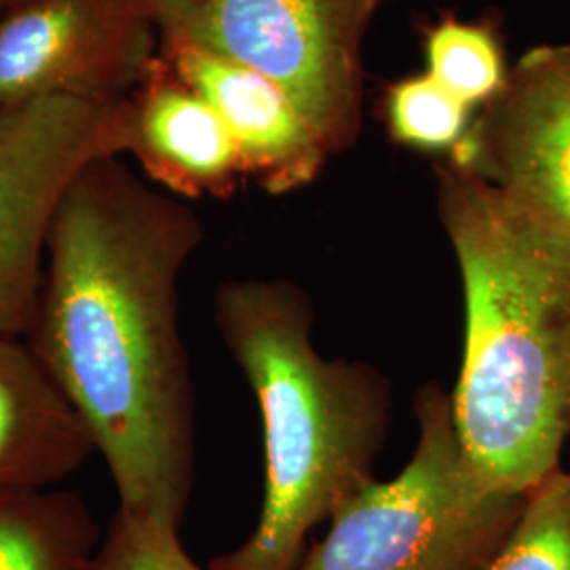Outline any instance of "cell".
<instances>
[{
    "label": "cell",
    "mask_w": 570,
    "mask_h": 570,
    "mask_svg": "<svg viewBox=\"0 0 570 570\" xmlns=\"http://www.w3.org/2000/svg\"><path fill=\"white\" fill-rule=\"evenodd\" d=\"M197 214L121 157L89 165L53 220L23 343L79 414L125 515L180 529L193 489L178 285Z\"/></svg>",
    "instance_id": "1"
},
{
    "label": "cell",
    "mask_w": 570,
    "mask_h": 570,
    "mask_svg": "<svg viewBox=\"0 0 570 570\" xmlns=\"http://www.w3.org/2000/svg\"><path fill=\"white\" fill-rule=\"evenodd\" d=\"M438 209L465 294L454 428L492 489L527 497L570 440V235L459 165Z\"/></svg>",
    "instance_id": "2"
},
{
    "label": "cell",
    "mask_w": 570,
    "mask_h": 570,
    "mask_svg": "<svg viewBox=\"0 0 570 570\" xmlns=\"http://www.w3.org/2000/svg\"><path fill=\"white\" fill-rule=\"evenodd\" d=\"M216 324L263 414L265 499L252 534L209 570H296L308 532L372 478L387 387L364 364L317 353L305 294L287 282L220 285Z\"/></svg>",
    "instance_id": "3"
},
{
    "label": "cell",
    "mask_w": 570,
    "mask_h": 570,
    "mask_svg": "<svg viewBox=\"0 0 570 570\" xmlns=\"http://www.w3.org/2000/svg\"><path fill=\"white\" fill-rule=\"evenodd\" d=\"M416 416L406 468L353 490L296 570H478L499 548L527 497L492 489L473 468L450 395L423 389Z\"/></svg>",
    "instance_id": "4"
},
{
    "label": "cell",
    "mask_w": 570,
    "mask_h": 570,
    "mask_svg": "<svg viewBox=\"0 0 570 570\" xmlns=\"http://www.w3.org/2000/svg\"><path fill=\"white\" fill-rule=\"evenodd\" d=\"M379 0H207L161 41L197 45L279 85L330 153L362 119V41Z\"/></svg>",
    "instance_id": "5"
},
{
    "label": "cell",
    "mask_w": 570,
    "mask_h": 570,
    "mask_svg": "<svg viewBox=\"0 0 570 570\" xmlns=\"http://www.w3.org/2000/svg\"><path fill=\"white\" fill-rule=\"evenodd\" d=\"M127 100L0 104V336L23 338L61 202L82 171L127 153Z\"/></svg>",
    "instance_id": "6"
},
{
    "label": "cell",
    "mask_w": 570,
    "mask_h": 570,
    "mask_svg": "<svg viewBox=\"0 0 570 570\" xmlns=\"http://www.w3.org/2000/svg\"><path fill=\"white\" fill-rule=\"evenodd\" d=\"M159 49V26L140 0H32L0 16V104L122 102Z\"/></svg>",
    "instance_id": "7"
},
{
    "label": "cell",
    "mask_w": 570,
    "mask_h": 570,
    "mask_svg": "<svg viewBox=\"0 0 570 570\" xmlns=\"http://www.w3.org/2000/svg\"><path fill=\"white\" fill-rule=\"evenodd\" d=\"M449 164L570 235V45L524 53Z\"/></svg>",
    "instance_id": "8"
},
{
    "label": "cell",
    "mask_w": 570,
    "mask_h": 570,
    "mask_svg": "<svg viewBox=\"0 0 570 570\" xmlns=\"http://www.w3.org/2000/svg\"><path fill=\"white\" fill-rule=\"evenodd\" d=\"M161 58L225 122L245 178L282 195L311 183L332 155L279 85L258 70L183 41H161Z\"/></svg>",
    "instance_id": "9"
},
{
    "label": "cell",
    "mask_w": 570,
    "mask_h": 570,
    "mask_svg": "<svg viewBox=\"0 0 570 570\" xmlns=\"http://www.w3.org/2000/svg\"><path fill=\"white\" fill-rule=\"evenodd\" d=\"M127 153L178 199L228 197L245 178L223 119L159 58L127 102Z\"/></svg>",
    "instance_id": "10"
},
{
    "label": "cell",
    "mask_w": 570,
    "mask_h": 570,
    "mask_svg": "<svg viewBox=\"0 0 570 570\" xmlns=\"http://www.w3.org/2000/svg\"><path fill=\"white\" fill-rule=\"evenodd\" d=\"M96 452L79 414L18 336H0V490L60 487Z\"/></svg>",
    "instance_id": "11"
},
{
    "label": "cell",
    "mask_w": 570,
    "mask_h": 570,
    "mask_svg": "<svg viewBox=\"0 0 570 570\" xmlns=\"http://www.w3.org/2000/svg\"><path fill=\"white\" fill-rule=\"evenodd\" d=\"M102 539L77 490H0V570H91Z\"/></svg>",
    "instance_id": "12"
},
{
    "label": "cell",
    "mask_w": 570,
    "mask_h": 570,
    "mask_svg": "<svg viewBox=\"0 0 570 570\" xmlns=\"http://www.w3.org/2000/svg\"><path fill=\"white\" fill-rule=\"evenodd\" d=\"M478 570H570V471L530 490L510 532Z\"/></svg>",
    "instance_id": "13"
},
{
    "label": "cell",
    "mask_w": 570,
    "mask_h": 570,
    "mask_svg": "<svg viewBox=\"0 0 570 570\" xmlns=\"http://www.w3.org/2000/svg\"><path fill=\"white\" fill-rule=\"evenodd\" d=\"M425 51L429 75L469 108L494 100L510 77L501 45L484 26L442 21L429 32Z\"/></svg>",
    "instance_id": "14"
},
{
    "label": "cell",
    "mask_w": 570,
    "mask_h": 570,
    "mask_svg": "<svg viewBox=\"0 0 570 570\" xmlns=\"http://www.w3.org/2000/svg\"><path fill=\"white\" fill-rule=\"evenodd\" d=\"M389 129L397 142L416 150L449 153L465 138L469 106L431 75L395 82L387 96Z\"/></svg>",
    "instance_id": "15"
},
{
    "label": "cell",
    "mask_w": 570,
    "mask_h": 570,
    "mask_svg": "<svg viewBox=\"0 0 570 570\" xmlns=\"http://www.w3.org/2000/svg\"><path fill=\"white\" fill-rule=\"evenodd\" d=\"M91 570H204L180 543L178 529L115 511Z\"/></svg>",
    "instance_id": "16"
},
{
    "label": "cell",
    "mask_w": 570,
    "mask_h": 570,
    "mask_svg": "<svg viewBox=\"0 0 570 570\" xmlns=\"http://www.w3.org/2000/svg\"><path fill=\"white\" fill-rule=\"evenodd\" d=\"M140 2L159 26V32L165 35L178 28L190 16H195L207 0H140Z\"/></svg>",
    "instance_id": "17"
},
{
    "label": "cell",
    "mask_w": 570,
    "mask_h": 570,
    "mask_svg": "<svg viewBox=\"0 0 570 570\" xmlns=\"http://www.w3.org/2000/svg\"><path fill=\"white\" fill-rule=\"evenodd\" d=\"M28 2H32V0H0V13H7V11L21 7V4H28Z\"/></svg>",
    "instance_id": "18"
},
{
    "label": "cell",
    "mask_w": 570,
    "mask_h": 570,
    "mask_svg": "<svg viewBox=\"0 0 570 570\" xmlns=\"http://www.w3.org/2000/svg\"><path fill=\"white\" fill-rule=\"evenodd\" d=\"M0 16H2V13H0Z\"/></svg>",
    "instance_id": "19"
}]
</instances>
